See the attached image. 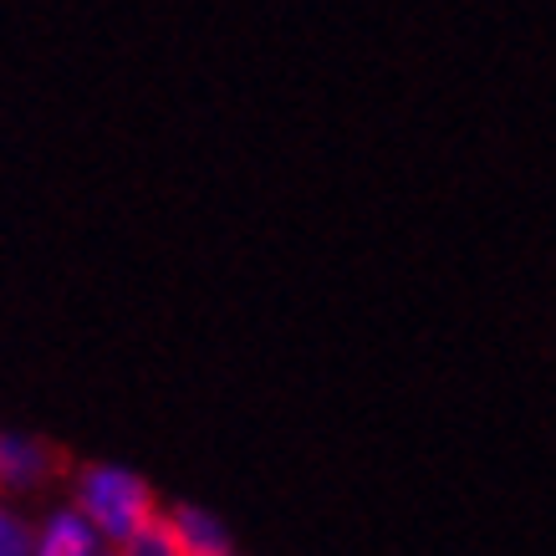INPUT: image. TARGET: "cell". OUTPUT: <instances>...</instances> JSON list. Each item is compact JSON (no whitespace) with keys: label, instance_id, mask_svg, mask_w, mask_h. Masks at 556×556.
<instances>
[{"label":"cell","instance_id":"6da1fadb","mask_svg":"<svg viewBox=\"0 0 556 556\" xmlns=\"http://www.w3.org/2000/svg\"><path fill=\"white\" fill-rule=\"evenodd\" d=\"M77 510L98 526V536H108L113 546L134 541L143 526L159 516L153 490L143 475L123 470V465H87L77 475Z\"/></svg>","mask_w":556,"mask_h":556},{"label":"cell","instance_id":"7a4b0ae2","mask_svg":"<svg viewBox=\"0 0 556 556\" xmlns=\"http://www.w3.org/2000/svg\"><path fill=\"white\" fill-rule=\"evenodd\" d=\"M36 556H118V546L98 536V526L87 521L77 506L51 510L47 521L36 526Z\"/></svg>","mask_w":556,"mask_h":556},{"label":"cell","instance_id":"3957f363","mask_svg":"<svg viewBox=\"0 0 556 556\" xmlns=\"http://www.w3.org/2000/svg\"><path fill=\"white\" fill-rule=\"evenodd\" d=\"M56 455L51 444L31 434H0V485L5 490H36L41 480H51Z\"/></svg>","mask_w":556,"mask_h":556},{"label":"cell","instance_id":"277c9868","mask_svg":"<svg viewBox=\"0 0 556 556\" xmlns=\"http://www.w3.org/2000/svg\"><path fill=\"white\" fill-rule=\"evenodd\" d=\"M164 521L174 526V536H179V546H185L189 556H230V531H225L204 506L179 501L174 510H164Z\"/></svg>","mask_w":556,"mask_h":556},{"label":"cell","instance_id":"5b68a950","mask_svg":"<svg viewBox=\"0 0 556 556\" xmlns=\"http://www.w3.org/2000/svg\"><path fill=\"white\" fill-rule=\"evenodd\" d=\"M118 556H189L185 546H179V536H174V526L164 521V516H153L143 531H138L134 541H123Z\"/></svg>","mask_w":556,"mask_h":556},{"label":"cell","instance_id":"8992f818","mask_svg":"<svg viewBox=\"0 0 556 556\" xmlns=\"http://www.w3.org/2000/svg\"><path fill=\"white\" fill-rule=\"evenodd\" d=\"M0 556H36V531L11 506H0Z\"/></svg>","mask_w":556,"mask_h":556}]
</instances>
